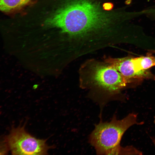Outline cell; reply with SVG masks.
<instances>
[{
	"label": "cell",
	"mask_w": 155,
	"mask_h": 155,
	"mask_svg": "<svg viewBox=\"0 0 155 155\" xmlns=\"http://www.w3.org/2000/svg\"><path fill=\"white\" fill-rule=\"evenodd\" d=\"M31 0H0V11L10 13L21 8Z\"/></svg>",
	"instance_id": "obj_7"
},
{
	"label": "cell",
	"mask_w": 155,
	"mask_h": 155,
	"mask_svg": "<svg viewBox=\"0 0 155 155\" xmlns=\"http://www.w3.org/2000/svg\"><path fill=\"white\" fill-rule=\"evenodd\" d=\"M133 80L109 64L95 59L86 61L79 70L80 87L89 90L91 98L102 108L110 101L119 100L122 90Z\"/></svg>",
	"instance_id": "obj_2"
},
{
	"label": "cell",
	"mask_w": 155,
	"mask_h": 155,
	"mask_svg": "<svg viewBox=\"0 0 155 155\" xmlns=\"http://www.w3.org/2000/svg\"><path fill=\"white\" fill-rule=\"evenodd\" d=\"M135 70L137 71H145L155 66V57L151 56L131 57Z\"/></svg>",
	"instance_id": "obj_6"
},
{
	"label": "cell",
	"mask_w": 155,
	"mask_h": 155,
	"mask_svg": "<svg viewBox=\"0 0 155 155\" xmlns=\"http://www.w3.org/2000/svg\"><path fill=\"white\" fill-rule=\"evenodd\" d=\"M143 124L138 122L136 113H130L120 120L114 115L109 122L100 121L95 125L89 136V143L98 154L127 155V147L120 145L123 134L131 126Z\"/></svg>",
	"instance_id": "obj_3"
},
{
	"label": "cell",
	"mask_w": 155,
	"mask_h": 155,
	"mask_svg": "<svg viewBox=\"0 0 155 155\" xmlns=\"http://www.w3.org/2000/svg\"><path fill=\"white\" fill-rule=\"evenodd\" d=\"M131 57H126L115 58L108 57L104 61L112 66L125 77L131 79L155 80V75L149 70L139 71L135 69Z\"/></svg>",
	"instance_id": "obj_5"
},
{
	"label": "cell",
	"mask_w": 155,
	"mask_h": 155,
	"mask_svg": "<svg viewBox=\"0 0 155 155\" xmlns=\"http://www.w3.org/2000/svg\"><path fill=\"white\" fill-rule=\"evenodd\" d=\"M150 138L155 148V137H151Z\"/></svg>",
	"instance_id": "obj_9"
},
{
	"label": "cell",
	"mask_w": 155,
	"mask_h": 155,
	"mask_svg": "<svg viewBox=\"0 0 155 155\" xmlns=\"http://www.w3.org/2000/svg\"><path fill=\"white\" fill-rule=\"evenodd\" d=\"M127 6L116 7L113 0H69L46 23L67 36L70 51L79 56L82 47H103L123 40L134 28V13Z\"/></svg>",
	"instance_id": "obj_1"
},
{
	"label": "cell",
	"mask_w": 155,
	"mask_h": 155,
	"mask_svg": "<svg viewBox=\"0 0 155 155\" xmlns=\"http://www.w3.org/2000/svg\"><path fill=\"white\" fill-rule=\"evenodd\" d=\"M148 17L151 19L155 21V6L152 7L150 11L148 14Z\"/></svg>",
	"instance_id": "obj_8"
},
{
	"label": "cell",
	"mask_w": 155,
	"mask_h": 155,
	"mask_svg": "<svg viewBox=\"0 0 155 155\" xmlns=\"http://www.w3.org/2000/svg\"><path fill=\"white\" fill-rule=\"evenodd\" d=\"M6 138L13 155L47 154L52 148L46 140L37 139L27 132L24 126L13 127Z\"/></svg>",
	"instance_id": "obj_4"
}]
</instances>
